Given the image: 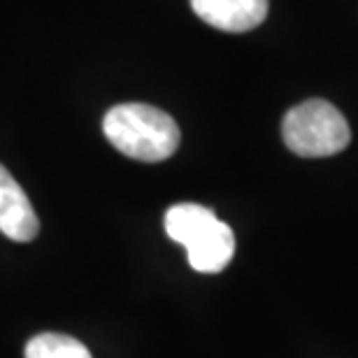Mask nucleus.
<instances>
[{
  "label": "nucleus",
  "instance_id": "nucleus-1",
  "mask_svg": "<svg viewBox=\"0 0 358 358\" xmlns=\"http://www.w3.org/2000/svg\"><path fill=\"white\" fill-rule=\"evenodd\" d=\"M103 133L114 149L142 163L170 159L182 140L177 121L168 112L145 103L112 107L103 119Z\"/></svg>",
  "mask_w": 358,
  "mask_h": 358
},
{
  "label": "nucleus",
  "instance_id": "nucleus-2",
  "mask_svg": "<svg viewBox=\"0 0 358 358\" xmlns=\"http://www.w3.org/2000/svg\"><path fill=\"white\" fill-rule=\"evenodd\" d=\"M282 135L286 147L303 159H324L340 154L352 140V131L342 112L321 98L291 107L284 117Z\"/></svg>",
  "mask_w": 358,
  "mask_h": 358
},
{
  "label": "nucleus",
  "instance_id": "nucleus-3",
  "mask_svg": "<svg viewBox=\"0 0 358 358\" xmlns=\"http://www.w3.org/2000/svg\"><path fill=\"white\" fill-rule=\"evenodd\" d=\"M0 233L14 242H31L40 233V219L19 182L0 163Z\"/></svg>",
  "mask_w": 358,
  "mask_h": 358
},
{
  "label": "nucleus",
  "instance_id": "nucleus-4",
  "mask_svg": "<svg viewBox=\"0 0 358 358\" xmlns=\"http://www.w3.org/2000/svg\"><path fill=\"white\" fill-rule=\"evenodd\" d=\"M205 24L226 33H247L268 17V0H191Z\"/></svg>",
  "mask_w": 358,
  "mask_h": 358
},
{
  "label": "nucleus",
  "instance_id": "nucleus-5",
  "mask_svg": "<svg viewBox=\"0 0 358 358\" xmlns=\"http://www.w3.org/2000/svg\"><path fill=\"white\" fill-rule=\"evenodd\" d=\"M186 249L189 256V266L196 272H205V275H214L221 272L228 263H231L235 254V235L231 226L217 219L207 231L193 240Z\"/></svg>",
  "mask_w": 358,
  "mask_h": 358
},
{
  "label": "nucleus",
  "instance_id": "nucleus-6",
  "mask_svg": "<svg viewBox=\"0 0 358 358\" xmlns=\"http://www.w3.org/2000/svg\"><path fill=\"white\" fill-rule=\"evenodd\" d=\"M214 221H217V214H214L210 207H203L196 203H179L166 212V233L177 245L189 247L193 240H198L200 235L214 224Z\"/></svg>",
  "mask_w": 358,
  "mask_h": 358
},
{
  "label": "nucleus",
  "instance_id": "nucleus-7",
  "mask_svg": "<svg viewBox=\"0 0 358 358\" xmlns=\"http://www.w3.org/2000/svg\"><path fill=\"white\" fill-rule=\"evenodd\" d=\"M26 358H93L80 340L61 333H42L28 340Z\"/></svg>",
  "mask_w": 358,
  "mask_h": 358
}]
</instances>
